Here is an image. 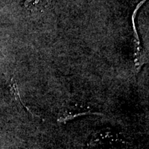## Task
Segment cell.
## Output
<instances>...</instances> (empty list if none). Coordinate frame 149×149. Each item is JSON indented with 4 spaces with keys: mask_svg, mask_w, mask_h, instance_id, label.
Returning a JSON list of instances; mask_svg holds the SVG:
<instances>
[{
    "mask_svg": "<svg viewBox=\"0 0 149 149\" xmlns=\"http://www.w3.org/2000/svg\"><path fill=\"white\" fill-rule=\"evenodd\" d=\"M121 141V136L117 131L111 128H103L96 131L91 136L88 141L91 147L113 146Z\"/></svg>",
    "mask_w": 149,
    "mask_h": 149,
    "instance_id": "cell-1",
    "label": "cell"
},
{
    "mask_svg": "<svg viewBox=\"0 0 149 149\" xmlns=\"http://www.w3.org/2000/svg\"><path fill=\"white\" fill-rule=\"evenodd\" d=\"M102 115L100 113H96V112H93L88 110V111H71V110L66 109V111H64L62 113L59 117L58 118L59 122L60 123H66V122L70 121L73 119L76 118V117H79V116H83V115Z\"/></svg>",
    "mask_w": 149,
    "mask_h": 149,
    "instance_id": "cell-2",
    "label": "cell"
},
{
    "mask_svg": "<svg viewBox=\"0 0 149 149\" xmlns=\"http://www.w3.org/2000/svg\"><path fill=\"white\" fill-rule=\"evenodd\" d=\"M10 93L11 94H12L13 97V98L15 100H16L17 102H18L19 104H20V105L22 106V107H23L24 108H25V109L26 110V111L29 112V113H31V114H32V113H31V111L28 109V108L26 107L25 105H24L23 102H22L21 100V98H20V95H19V90H18V87H17V84L15 82V81L13 79H11V81H10ZM33 115V114H32Z\"/></svg>",
    "mask_w": 149,
    "mask_h": 149,
    "instance_id": "cell-3",
    "label": "cell"
},
{
    "mask_svg": "<svg viewBox=\"0 0 149 149\" xmlns=\"http://www.w3.org/2000/svg\"><path fill=\"white\" fill-rule=\"evenodd\" d=\"M44 0H26L24 1V6L28 9H32L42 5Z\"/></svg>",
    "mask_w": 149,
    "mask_h": 149,
    "instance_id": "cell-4",
    "label": "cell"
}]
</instances>
